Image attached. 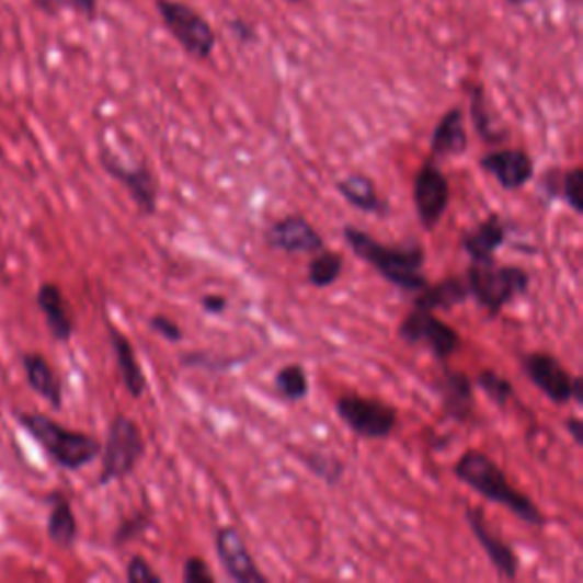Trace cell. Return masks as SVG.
Returning <instances> with one entry per match:
<instances>
[{
	"label": "cell",
	"mask_w": 583,
	"mask_h": 583,
	"mask_svg": "<svg viewBox=\"0 0 583 583\" xmlns=\"http://www.w3.org/2000/svg\"><path fill=\"white\" fill-rule=\"evenodd\" d=\"M217 557L226 574L238 583H267V574H262L251 557V551L236 527H221L215 531Z\"/></svg>",
	"instance_id": "cell-12"
},
{
	"label": "cell",
	"mask_w": 583,
	"mask_h": 583,
	"mask_svg": "<svg viewBox=\"0 0 583 583\" xmlns=\"http://www.w3.org/2000/svg\"><path fill=\"white\" fill-rule=\"evenodd\" d=\"M19 422L65 470H82L84 465H90L101 456V443L94 435L65 428L62 424H57L39 413L19 415Z\"/></svg>",
	"instance_id": "cell-3"
},
{
	"label": "cell",
	"mask_w": 583,
	"mask_h": 583,
	"mask_svg": "<svg viewBox=\"0 0 583 583\" xmlns=\"http://www.w3.org/2000/svg\"><path fill=\"white\" fill-rule=\"evenodd\" d=\"M201 308L208 315H221L228 308V301L221 295H206V297H201Z\"/></svg>",
	"instance_id": "cell-38"
},
{
	"label": "cell",
	"mask_w": 583,
	"mask_h": 583,
	"mask_svg": "<svg viewBox=\"0 0 583 583\" xmlns=\"http://www.w3.org/2000/svg\"><path fill=\"white\" fill-rule=\"evenodd\" d=\"M340 420L365 441H386L397 428V411L381 399L346 395L335 403Z\"/></svg>",
	"instance_id": "cell-7"
},
{
	"label": "cell",
	"mask_w": 583,
	"mask_h": 583,
	"mask_svg": "<svg viewBox=\"0 0 583 583\" xmlns=\"http://www.w3.org/2000/svg\"><path fill=\"white\" fill-rule=\"evenodd\" d=\"M522 371L553 403L563 405L572 401V376L553 356L542 352L527 354L522 358Z\"/></svg>",
	"instance_id": "cell-13"
},
{
	"label": "cell",
	"mask_w": 583,
	"mask_h": 583,
	"mask_svg": "<svg viewBox=\"0 0 583 583\" xmlns=\"http://www.w3.org/2000/svg\"><path fill=\"white\" fill-rule=\"evenodd\" d=\"M37 304L46 317V324L50 329V335L60 342H67L73 335V322H71V315L67 308V301L62 297V289L53 285V283H44L39 287V295H37Z\"/></svg>",
	"instance_id": "cell-21"
},
{
	"label": "cell",
	"mask_w": 583,
	"mask_h": 583,
	"mask_svg": "<svg viewBox=\"0 0 583 583\" xmlns=\"http://www.w3.org/2000/svg\"><path fill=\"white\" fill-rule=\"evenodd\" d=\"M344 242L352 247V251L365 260L369 267L376 270L378 276H384L388 283L395 287L411 292L418 295L420 289L428 285L424 278V249L418 242L403 244V247H388L376 242L369 232L356 228V226H344L342 230Z\"/></svg>",
	"instance_id": "cell-1"
},
{
	"label": "cell",
	"mask_w": 583,
	"mask_h": 583,
	"mask_svg": "<svg viewBox=\"0 0 583 583\" xmlns=\"http://www.w3.org/2000/svg\"><path fill=\"white\" fill-rule=\"evenodd\" d=\"M50 515H48V538L62 549H69L78 538V522L73 508L65 494H50Z\"/></svg>",
	"instance_id": "cell-24"
},
{
	"label": "cell",
	"mask_w": 583,
	"mask_h": 583,
	"mask_svg": "<svg viewBox=\"0 0 583 583\" xmlns=\"http://www.w3.org/2000/svg\"><path fill=\"white\" fill-rule=\"evenodd\" d=\"M274 388L285 401H301L310 392L308 374L301 365H285L274 378Z\"/></svg>",
	"instance_id": "cell-26"
},
{
	"label": "cell",
	"mask_w": 583,
	"mask_h": 583,
	"mask_svg": "<svg viewBox=\"0 0 583 583\" xmlns=\"http://www.w3.org/2000/svg\"><path fill=\"white\" fill-rule=\"evenodd\" d=\"M299 460L317 479H322L329 485L340 483L344 477V470H346L344 460H340L333 454H324V451H304V454H299Z\"/></svg>",
	"instance_id": "cell-27"
},
{
	"label": "cell",
	"mask_w": 583,
	"mask_h": 583,
	"mask_svg": "<svg viewBox=\"0 0 583 583\" xmlns=\"http://www.w3.org/2000/svg\"><path fill=\"white\" fill-rule=\"evenodd\" d=\"M443 399V413L456 422H470L475 415V381L458 369H445L435 381Z\"/></svg>",
	"instance_id": "cell-15"
},
{
	"label": "cell",
	"mask_w": 583,
	"mask_h": 583,
	"mask_svg": "<svg viewBox=\"0 0 583 583\" xmlns=\"http://www.w3.org/2000/svg\"><path fill=\"white\" fill-rule=\"evenodd\" d=\"M470 297V289H468V283H465L462 278H456V276H449L441 283L435 285H426L424 289H420L415 295V301H413V308H420V310H428V312H435V310H451L454 306L468 301Z\"/></svg>",
	"instance_id": "cell-20"
},
{
	"label": "cell",
	"mask_w": 583,
	"mask_h": 583,
	"mask_svg": "<svg viewBox=\"0 0 583 583\" xmlns=\"http://www.w3.org/2000/svg\"><path fill=\"white\" fill-rule=\"evenodd\" d=\"M287 3H299V0H287Z\"/></svg>",
	"instance_id": "cell-42"
},
{
	"label": "cell",
	"mask_w": 583,
	"mask_h": 583,
	"mask_svg": "<svg viewBox=\"0 0 583 583\" xmlns=\"http://www.w3.org/2000/svg\"><path fill=\"white\" fill-rule=\"evenodd\" d=\"M149 324H151V329H153L160 338H164L167 342H173V344H176V342L183 340V329H181L176 322H173V319H169L167 315H153V317L149 319Z\"/></svg>",
	"instance_id": "cell-36"
},
{
	"label": "cell",
	"mask_w": 583,
	"mask_h": 583,
	"mask_svg": "<svg viewBox=\"0 0 583 583\" xmlns=\"http://www.w3.org/2000/svg\"><path fill=\"white\" fill-rule=\"evenodd\" d=\"M481 169L494 176L504 190H522L534 179V160L522 149L490 151L481 158Z\"/></svg>",
	"instance_id": "cell-14"
},
{
	"label": "cell",
	"mask_w": 583,
	"mask_h": 583,
	"mask_svg": "<svg viewBox=\"0 0 583 583\" xmlns=\"http://www.w3.org/2000/svg\"><path fill=\"white\" fill-rule=\"evenodd\" d=\"M572 401L574 403H583V378L581 376H572Z\"/></svg>",
	"instance_id": "cell-40"
},
{
	"label": "cell",
	"mask_w": 583,
	"mask_h": 583,
	"mask_svg": "<svg viewBox=\"0 0 583 583\" xmlns=\"http://www.w3.org/2000/svg\"><path fill=\"white\" fill-rule=\"evenodd\" d=\"M477 386L488 395V399L492 403H498L500 408H506L508 401L515 397V390H513L508 378L500 376L494 369H483L477 376Z\"/></svg>",
	"instance_id": "cell-29"
},
{
	"label": "cell",
	"mask_w": 583,
	"mask_h": 583,
	"mask_svg": "<svg viewBox=\"0 0 583 583\" xmlns=\"http://www.w3.org/2000/svg\"><path fill=\"white\" fill-rule=\"evenodd\" d=\"M107 333H110V342H112L114 356H116V367H119V374H122V381H124L128 395L139 399L146 392V376H144L141 365L135 356V348H133L130 340L110 322H107Z\"/></svg>",
	"instance_id": "cell-19"
},
{
	"label": "cell",
	"mask_w": 583,
	"mask_h": 583,
	"mask_svg": "<svg viewBox=\"0 0 583 583\" xmlns=\"http://www.w3.org/2000/svg\"><path fill=\"white\" fill-rule=\"evenodd\" d=\"M468 289L470 297L477 299L490 315H500L504 306L529 289V274L522 267H500L494 262L488 265H477L472 262L468 270Z\"/></svg>",
	"instance_id": "cell-4"
},
{
	"label": "cell",
	"mask_w": 583,
	"mask_h": 583,
	"mask_svg": "<svg viewBox=\"0 0 583 583\" xmlns=\"http://www.w3.org/2000/svg\"><path fill=\"white\" fill-rule=\"evenodd\" d=\"M156 5L167 31L185 48V53L196 57V60H208L217 46V37L208 19L198 14L192 5L181 3V0H156Z\"/></svg>",
	"instance_id": "cell-6"
},
{
	"label": "cell",
	"mask_w": 583,
	"mask_h": 583,
	"mask_svg": "<svg viewBox=\"0 0 583 583\" xmlns=\"http://www.w3.org/2000/svg\"><path fill=\"white\" fill-rule=\"evenodd\" d=\"M465 517H468L470 529H472L475 538L479 540V545L483 547L485 557L490 559L492 568L498 570L502 576H506V579H515L517 576V570H519V559H517L515 549L508 542L500 540L498 536H494L488 529V524L483 519V511L481 508H468Z\"/></svg>",
	"instance_id": "cell-16"
},
{
	"label": "cell",
	"mask_w": 583,
	"mask_h": 583,
	"mask_svg": "<svg viewBox=\"0 0 583 583\" xmlns=\"http://www.w3.org/2000/svg\"><path fill=\"white\" fill-rule=\"evenodd\" d=\"M37 5L44 12H57V10H73L82 14L84 19L94 21L99 14V0H37Z\"/></svg>",
	"instance_id": "cell-32"
},
{
	"label": "cell",
	"mask_w": 583,
	"mask_h": 583,
	"mask_svg": "<svg viewBox=\"0 0 583 583\" xmlns=\"http://www.w3.org/2000/svg\"><path fill=\"white\" fill-rule=\"evenodd\" d=\"M103 169L110 173L112 179L119 181L133 196L135 206L139 210L141 217H151L158 210V181L153 176V171L149 169V164H124L116 160V156L103 151L101 156Z\"/></svg>",
	"instance_id": "cell-10"
},
{
	"label": "cell",
	"mask_w": 583,
	"mask_h": 583,
	"mask_svg": "<svg viewBox=\"0 0 583 583\" xmlns=\"http://www.w3.org/2000/svg\"><path fill=\"white\" fill-rule=\"evenodd\" d=\"M23 369H25L27 384H31V388L39 397H44L55 408V411H60L62 408V384H60V378H57V374L53 371L50 363L39 354H25L23 356Z\"/></svg>",
	"instance_id": "cell-22"
},
{
	"label": "cell",
	"mask_w": 583,
	"mask_h": 583,
	"mask_svg": "<svg viewBox=\"0 0 583 583\" xmlns=\"http://www.w3.org/2000/svg\"><path fill=\"white\" fill-rule=\"evenodd\" d=\"M399 338L405 344H426L437 361H449L460 346V335L441 317L413 308L399 324Z\"/></svg>",
	"instance_id": "cell-8"
},
{
	"label": "cell",
	"mask_w": 583,
	"mask_h": 583,
	"mask_svg": "<svg viewBox=\"0 0 583 583\" xmlns=\"http://www.w3.org/2000/svg\"><path fill=\"white\" fill-rule=\"evenodd\" d=\"M144 449L146 445H144L139 426L126 415H116L110 422L105 447H101L103 468H101L99 483L105 485V483L122 481L130 477L133 470L137 468V462L144 456Z\"/></svg>",
	"instance_id": "cell-5"
},
{
	"label": "cell",
	"mask_w": 583,
	"mask_h": 583,
	"mask_svg": "<svg viewBox=\"0 0 583 583\" xmlns=\"http://www.w3.org/2000/svg\"><path fill=\"white\" fill-rule=\"evenodd\" d=\"M506 242V226L498 215H490L483 224L462 238V249L468 251L472 262L477 265H488L494 262V253Z\"/></svg>",
	"instance_id": "cell-17"
},
{
	"label": "cell",
	"mask_w": 583,
	"mask_h": 583,
	"mask_svg": "<svg viewBox=\"0 0 583 583\" xmlns=\"http://www.w3.org/2000/svg\"><path fill=\"white\" fill-rule=\"evenodd\" d=\"M565 428L570 431L572 441H574L576 445H583V420H579V418H570V420H565Z\"/></svg>",
	"instance_id": "cell-39"
},
{
	"label": "cell",
	"mask_w": 583,
	"mask_h": 583,
	"mask_svg": "<svg viewBox=\"0 0 583 583\" xmlns=\"http://www.w3.org/2000/svg\"><path fill=\"white\" fill-rule=\"evenodd\" d=\"M413 201L415 210L420 217V224L426 230H433L441 224L443 215L447 213L449 206V183L443 169L437 167L433 160H428L415 176L413 183Z\"/></svg>",
	"instance_id": "cell-9"
},
{
	"label": "cell",
	"mask_w": 583,
	"mask_h": 583,
	"mask_svg": "<svg viewBox=\"0 0 583 583\" xmlns=\"http://www.w3.org/2000/svg\"><path fill=\"white\" fill-rule=\"evenodd\" d=\"M344 270V255L338 251H317L310 258L308 265V281L315 287H329L333 285Z\"/></svg>",
	"instance_id": "cell-25"
},
{
	"label": "cell",
	"mask_w": 583,
	"mask_h": 583,
	"mask_svg": "<svg viewBox=\"0 0 583 583\" xmlns=\"http://www.w3.org/2000/svg\"><path fill=\"white\" fill-rule=\"evenodd\" d=\"M454 477L475 492H479L488 502L500 504L522 522L531 524V527H545L547 524L542 511L529 498L517 492L508 483L500 465L483 451H465L454 465Z\"/></svg>",
	"instance_id": "cell-2"
},
{
	"label": "cell",
	"mask_w": 583,
	"mask_h": 583,
	"mask_svg": "<svg viewBox=\"0 0 583 583\" xmlns=\"http://www.w3.org/2000/svg\"><path fill=\"white\" fill-rule=\"evenodd\" d=\"M470 101H472V122H475V128L479 133V137L488 144H498V141H504L506 139V130H498L492 126V114L488 112V105H485V96H483V90L477 84L472 87V94H470Z\"/></svg>",
	"instance_id": "cell-28"
},
{
	"label": "cell",
	"mask_w": 583,
	"mask_h": 583,
	"mask_svg": "<svg viewBox=\"0 0 583 583\" xmlns=\"http://www.w3.org/2000/svg\"><path fill=\"white\" fill-rule=\"evenodd\" d=\"M240 363V358H228L221 361L217 356H208V354H185L181 358L183 367H203V369H210V371H219V369H230Z\"/></svg>",
	"instance_id": "cell-33"
},
{
	"label": "cell",
	"mask_w": 583,
	"mask_h": 583,
	"mask_svg": "<svg viewBox=\"0 0 583 583\" xmlns=\"http://www.w3.org/2000/svg\"><path fill=\"white\" fill-rule=\"evenodd\" d=\"M506 3H511V5L519 8V5H527V3H531V0H506Z\"/></svg>",
	"instance_id": "cell-41"
},
{
	"label": "cell",
	"mask_w": 583,
	"mask_h": 583,
	"mask_svg": "<svg viewBox=\"0 0 583 583\" xmlns=\"http://www.w3.org/2000/svg\"><path fill=\"white\" fill-rule=\"evenodd\" d=\"M126 576L130 583H160L162 576L149 565V561L141 557H133L126 570Z\"/></svg>",
	"instance_id": "cell-34"
},
{
	"label": "cell",
	"mask_w": 583,
	"mask_h": 583,
	"mask_svg": "<svg viewBox=\"0 0 583 583\" xmlns=\"http://www.w3.org/2000/svg\"><path fill=\"white\" fill-rule=\"evenodd\" d=\"M265 242L270 249L289 255H312L324 249V240L310 221L304 217H283L265 230Z\"/></svg>",
	"instance_id": "cell-11"
},
{
	"label": "cell",
	"mask_w": 583,
	"mask_h": 583,
	"mask_svg": "<svg viewBox=\"0 0 583 583\" xmlns=\"http://www.w3.org/2000/svg\"><path fill=\"white\" fill-rule=\"evenodd\" d=\"M228 25H230V33L238 37L240 44H251V42H255V31H253V27H251L247 21H242V19H232Z\"/></svg>",
	"instance_id": "cell-37"
},
{
	"label": "cell",
	"mask_w": 583,
	"mask_h": 583,
	"mask_svg": "<svg viewBox=\"0 0 583 583\" xmlns=\"http://www.w3.org/2000/svg\"><path fill=\"white\" fill-rule=\"evenodd\" d=\"M338 192L348 206H354L356 210L369 215H384L388 210L381 196H378L374 183L367 176H363V173H348L346 179L338 183Z\"/></svg>",
	"instance_id": "cell-23"
},
{
	"label": "cell",
	"mask_w": 583,
	"mask_h": 583,
	"mask_svg": "<svg viewBox=\"0 0 583 583\" xmlns=\"http://www.w3.org/2000/svg\"><path fill=\"white\" fill-rule=\"evenodd\" d=\"M183 581L185 583H213L215 574L210 572L208 563L198 559V557H190L185 561V570H183Z\"/></svg>",
	"instance_id": "cell-35"
},
{
	"label": "cell",
	"mask_w": 583,
	"mask_h": 583,
	"mask_svg": "<svg viewBox=\"0 0 583 583\" xmlns=\"http://www.w3.org/2000/svg\"><path fill=\"white\" fill-rule=\"evenodd\" d=\"M151 524V513L149 511H139L135 515H130L128 519H124L119 524V529L114 534V545H126L135 538H139L146 529H149Z\"/></svg>",
	"instance_id": "cell-31"
},
{
	"label": "cell",
	"mask_w": 583,
	"mask_h": 583,
	"mask_svg": "<svg viewBox=\"0 0 583 583\" xmlns=\"http://www.w3.org/2000/svg\"><path fill=\"white\" fill-rule=\"evenodd\" d=\"M581 185H583V169L574 167L568 171H561V183H559V196L568 203L574 215L583 213V201H581Z\"/></svg>",
	"instance_id": "cell-30"
},
{
	"label": "cell",
	"mask_w": 583,
	"mask_h": 583,
	"mask_svg": "<svg viewBox=\"0 0 583 583\" xmlns=\"http://www.w3.org/2000/svg\"><path fill=\"white\" fill-rule=\"evenodd\" d=\"M468 149V130L462 124V110L456 105L443 114L431 135V156L433 158H451L460 156Z\"/></svg>",
	"instance_id": "cell-18"
}]
</instances>
